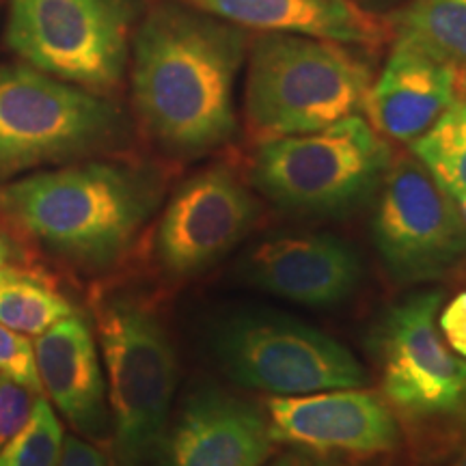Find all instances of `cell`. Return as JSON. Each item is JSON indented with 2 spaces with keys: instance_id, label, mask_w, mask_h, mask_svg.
<instances>
[{
  "instance_id": "cell-1",
  "label": "cell",
  "mask_w": 466,
  "mask_h": 466,
  "mask_svg": "<svg viewBox=\"0 0 466 466\" xmlns=\"http://www.w3.org/2000/svg\"><path fill=\"white\" fill-rule=\"evenodd\" d=\"M242 31L190 9L160 5L138 28L132 55V96L143 126L173 154L217 149L236 132Z\"/></svg>"
},
{
  "instance_id": "cell-2",
  "label": "cell",
  "mask_w": 466,
  "mask_h": 466,
  "mask_svg": "<svg viewBox=\"0 0 466 466\" xmlns=\"http://www.w3.org/2000/svg\"><path fill=\"white\" fill-rule=\"evenodd\" d=\"M158 199L154 175L116 162H80L0 186V212L17 229L86 268L124 258Z\"/></svg>"
},
{
  "instance_id": "cell-3",
  "label": "cell",
  "mask_w": 466,
  "mask_h": 466,
  "mask_svg": "<svg viewBox=\"0 0 466 466\" xmlns=\"http://www.w3.org/2000/svg\"><path fill=\"white\" fill-rule=\"evenodd\" d=\"M350 46L305 35L264 33L248 61L244 115L258 141L324 130L359 113L371 67Z\"/></svg>"
},
{
  "instance_id": "cell-4",
  "label": "cell",
  "mask_w": 466,
  "mask_h": 466,
  "mask_svg": "<svg viewBox=\"0 0 466 466\" xmlns=\"http://www.w3.org/2000/svg\"><path fill=\"white\" fill-rule=\"evenodd\" d=\"M393 165V151L363 115L324 130L261 143L255 186L279 208L335 217L370 199Z\"/></svg>"
},
{
  "instance_id": "cell-5",
  "label": "cell",
  "mask_w": 466,
  "mask_h": 466,
  "mask_svg": "<svg viewBox=\"0 0 466 466\" xmlns=\"http://www.w3.org/2000/svg\"><path fill=\"white\" fill-rule=\"evenodd\" d=\"M121 132L124 116L100 93L26 63L0 67V184L100 154Z\"/></svg>"
},
{
  "instance_id": "cell-6",
  "label": "cell",
  "mask_w": 466,
  "mask_h": 466,
  "mask_svg": "<svg viewBox=\"0 0 466 466\" xmlns=\"http://www.w3.org/2000/svg\"><path fill=\"white\" fill-rule=\"evenodd\" d=\"M96 330L108 371L116 456L138 464L165 441L177 374L173 346L154 309L126 294L97 299Z\"/></svg>"
},
{
  "instance_id": "cell-7",
  "label": "cell",
  "mask_w": 466,
  "mask_h": 466,
  "mask_svg": "<svg viewBox=\"0 0 466 466\" xmlns=\"http://www.w3.org/2000/svg\"><path fill=\"white\" fill-rule=\"evenodd\" d=\"M212 343L231 380L272 398L365 384L363 365L343 343L272 309L227 313Z\"/></svg>"
},
{
  "instance_id": "cell-8",
  "label": "cell",
  "mask_w": 466,
  "mask_h": 466,
  "mask_svg": "<svg viewBox=\"0 0 466 466\" xmlns=\"http://www.w3.org/2000/svg\"><path fill=\"white\" fill-rule=\"evenodd\" d=\"M130 22L127 0H9L5 39L26 66L106 93L124 78Z\"/></svg>"
},
{
  "instance_id": "cell-9",
  "label": "cell",
  "mask_w": 466,
  "mask_h": 466,
  "mask_svg": "<svg viewBox=\"0 0 466 466\" xmlns=\"http://www.w3.org/2000/svg\"><path fill=\"white\" fill-rule=\"evenodd\" d=\"M378 190L371 236L395 281L436 279L464 258L466 225L458 203L415 158L393 162Z\"/></svg>"
},
{
  "instance_id": "cell-10",
  "label": "cell",
  "mask_w": 466,
  "mask_h": 466,
  "mask_svg": "<svg viewBox=\"0 0 466 466\" xmlns=\"http://www.w3.org/2000/svg\"><path fill=\"white\" fill-rule=\"evenodd\" d=\"M442 291L406 296L374 330V354L387 400L410 417H439L466 404V359L442 339Z\"/></svg>"
},
{
  "instance_id": "cell-11",
  "label": "cell",
  "mask_w": 466,
  "mask_h": 466,
  "mask_svg": "<svg viewBox=\"0 0 466 466\" xmlns=\"http://www.w3.org/2000/svg\"><path fill=\"white\" fill-rule=\"evenodd\" d=\"M259 217L255 197L223 167L175 190L156 233V255L171 277H192L223 259Z\"/></svg>"
},
{
  "instance_id": "cell-12",
  "label": "cell",
  "mask_w": 466,
  "mask_h": 466,
  "mask_svg": "<svg viewBox=\"0 0 466 466\" xmlns=\"http://www.w3.org/2000/svg\"><path fill=\"white\" fill-rule=\"evenodd\" d=\"M275 442L316 453H384L400 442L391 408L359 387L275 395L266 406Z\"/></svg>"
},
{
  "instance_id": "cell-13",
  "label": "cell",
  "mask_w": 466,
  "mask_h": 466,
  "mask_svg": "<svg viewBox=\"0 0 466 466\" xmlns=\"http://www.w3.org/2000/svg\"><path fill=\"white\" fill-rule=\"evenodd\" d=\"M244 283L302 307H337L363 277L352 244L330 233H294L261 240L244 255Z\"/></svg>"
},
{
  "instance_id": "cell-14",
  "label": "cell",
  "mask_w": 466,
  "mask_h": 466,
  "mask_svg": "<svg viewBox=\"0 0 466 466\" xmlns=\"http://www.w3.org/2000/svg\"><path fill=\"white\" fill-rule=\"evenodd\" d=\"M272 447L261 408L220 389H201L167 428L160 451L167 466H264Z\"/></svg>"
},
{
  "instance_id": "cell-15",
  "label": "cell",
  "mask_w": 466,
  "mask_h": 466,
  "mask_svg": "<svg viewBox=\"0 0 466 466\" xmlns=\"http://www.w3.org/2000/svg\"><path fill=\"white\" fill-rule=\"evenodd\" d=\"M458 69L395 39L363 110L382 137L412 143L456 102Z\"/></svg>"
},
{
  "instance_id": "cell-16",
  "label": "cell",
  "mask_w": 466,
  "mask_h": 466,
  "mask_svg": "<svg viewBox=\"0 0 466 466\" xmlns=\"http://www.w3.org/2000/svg\"><path fill=\"white\" fill-rule=\"evenodd\" d=\"M186 7L261 33H288L376 50L393 26L359 0H177Z\"/></svg>"
},
{
  "instance_id": "cell-17",
  "label": "cell",
  "mask_w": 466,
  "mask_h": 466,
  "mask_svg": "<svg viewBox=\"0 0 466 466\" xmlns=\"http://www.w3.org/2000/svg\"><path fill=\"white\" fill-rule=\"evenodd\" d=\"M33 348L42 389L63 417L80 432H100L106 423V382L89 322L72 313L37 335Z\"/></svg>"
},
{
  "instance_id": "cell-18",
  "label": "cell",
  "mask_w": 466,
  "mask_h": 466,
  "mask_svg": "<svg viewBox=\"0 0 466 466\" xmlns=\"http://www.w3.org/2000/svg\"><path fill=\"white\" fill-rule=\"evenodd\" d=\"M395 39L466 69V0H415L391 20Z\"/></svg>"
},
{
  "instance_id": "cell-19",
  "label": "cell",
  "mask_w": 466,
  "mask_h": 466,
  "mask_svg": "<svg viewBox=\"0 0 466 466\" xmlns=\"http://www.w3.org/2000/svg\"><path fill=\"white\" fill-rule=\"evenodd\" d=\"M72 313V302L44 277L0 266V324L22 335H42Z\"/></svg>"
},
{
  "instance_id": "cell-20",
  "label": "cell",
  "mask_w": 466,
  "mask_h": 466,
  "mask_svg": "<svg viewBox=\"0 0 466 466\" xmlns=\"http://www.w3.org/2000/svg\"><path fill=\"white\" fill-rule=\"evenodd\" d=\"M415 160L453 199L466 195V100H456L410 143Z\"/></svg>"
},
{
  "instance_id": "cell-21",
  "label": "cell",
  "mask_w": 466,
  "mask_h": 466,
  "mask_svg": "<svg viewBox=\"0 0 466 466\" xmlns=\"http://www.w3.org/2000/svg\"><path fill=\"white\" fill-rule=\"evenodd\" d=\"M63 441L56 412L44 395H37L25 428L0 447V466H56Z\"/></svg>"
},
{
  "instance_id": "cell-22",
  "label": "cell",
  "mask_w": 466,
  "mask_h": 466,
  "mask_svg": "<svg viewBox=\"0 0 466 466\" xmlns=\"http://www.w3.org/2000/svg\"><path fill=\"white\" fill-rule=\"evenodd\" d=\"M0 376H7L11 380L25 384L39 395L44 393L33 343L5 324H0Z\"/></svg>"
},
{
  "instance_id": "cell-23",
  "label": "cell",
  "mask_w": 466,
  "mask_h": 466,
  "mask_svg": "<svg viewBox=\"0 0 466 466\" xmlns=\"http://www.w3.org/2000/svg\"><path fill=\"white\" fill-rule=\"evenodd\" d=\"M37 395L25 384L0 376V447L25 428Z\"/></svg>"
},
{
  "instance_id": "cell-24",
  "label": "cell",
  "mask_w": 466,
  "mask_h": 466,
  "mask_svg": "<svg viewBox=\"0 0 466 466\" xmlns=\"http://www.w3.org/2000/svg\"><path fill=\"white\" fill-rule=\"evenodd\" d=\"M439 329L458 357L466 359V291L458 294L445 309L439 311Z\"/></svg>"
},
{
  "instance_id": "cell-25",
  "label": "cell",
  "mask_w": 466,
  "mask_h": 466,
  "mask_svg": "<svg viewBox=\"0 0 466 466\" xmlns=\"http://www.w3.org/2000/svg\"><path fill=\"white\" fill-rule=\"evenodd\" d=\"M56 466H106V458L102 456L97 447L76 439V436H67L63 441L61 458H58Z\"/></svg>"
},
{
  "instance_id": "cell-26",
  "label": "cell",
  "mask_w": 466,
  "mask_h": 466,
  "mask_svg": "<svg viewBox=\"0 0 466 466\" xmlns=\"http://www.w3.org/2000/svg\"><path fill=\"white\" fill-rule=\"evenodd\" d=\"M270 466H348V464L326 458L324 453L299 450V451L285 453V456L275 460Z\"/></svg>"
},
{
  "instance_id": "cell-27",
  "label": "cell",
  "mask_w": 466,
  "mask_h": 466,
  "mask_svg": "<svg viewBox=\"0 0 466 466\" xmlns=\"http://www.w3.org/2000/svg\"><path fill=\"white\" fill-rule=\"evenodd\" d=\"M14 255H15L14 242H11L3 231H0V266L9 264V261L14 259Z\"/></svg>"
},
{
  "instance_id": "cell-28",
  "label": "cell",
  "mask_w": 466,
  "mask_h": 466,
  "mask_svg": "<svg viewBox=\"0 0 466 466\" xmlns=\"http://www.w3.org/2000/svg\"><path fill=\"white\" fill-rule=\"evenodd\" d=\"M456 203H458V209H460V214H462V220H464V225H466V195L464 197H458Z\"/></svg>"
},
{
  "instance_id": "cell-29",
  "label": "cell",
  "mask_w": 466,
  "mask_h": 466,
  "mask_svg": "<svg viewBox=\"0 0 466 466\" xmlns=\"http://www.w3.org/2000/svg\"><path fill=\"white\" fill-rule=\"evenodd\" d=\"M451 466H466V441H464L462 451H460V456L456 458V462H453Z\"/></svg>"
},
{
  "instance_id": "cell-30",
  "label": "cell",
  "mask_w": 466,
  "mask_h": 466,
  "mask_svg": "<svg viewBox=\"0 0 466 466\" xmlns=\"http://www.w3.org/2000/svg\"><path fill=\"white\" fill-rule=\"evenodd\" d=\"M462 83H464V89H466V74H464V80H462Z\"/></svg>"
},
{
  "instance_id": "cell-31",
  "label": "cell",
  "mask_w": 466,
  "mask_h": 466,
  "mask_svg": "<svg viewBox=\"0 0 466 466\" xmlns=\"http://www.w3.org/2000/svg\"><path fill=\"white\" fill-rule=\"evenodd\" d=\"M360 3H367V0H360Z\"/></svg>"
}]
</instances>
